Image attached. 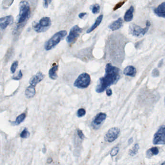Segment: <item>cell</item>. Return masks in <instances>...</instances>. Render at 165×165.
I'll use <instances>...</instances> for the list:
<instances>
[{"label":"cell","mask_w":165,"mask_h":165,"mask_svg":"<svg viewBox=\"0 0 165 165\" xmlns=\"http://www.w3.org/2000/svg\"><path fill=\"white\" fill-rule=\"evenodd\" d=\"M46 149L45 148L44 149H43V152L44 153H45L46 152Z\"/></svg>","instance_id":"cell-37"},{"label":"cell","mask_w":165,"mask_h":165,"mask_svg":"<svg viewBox=\"0 0 165 165\" xmlns=\"http://www.w3.org/2000/svg\"><path fill=\"white\" fill-rule=\"evenodd\" d=\"M112 94H113V92H112V90H111V89H109V88L107 89V91H106V94H107L108 96H110L112 95Z\"/></svg>","instance_id":"cell-34"},{"label":"cell","mask_w":165,"mask_h":165,"mask_svg":"<svg viewBox=\"0 0 165 165\" xmlns=\"http://www.w3.org/2000/svg\"><path fill=\"white\" fill-rule=\"evenodd\" d=\"M161 165H165V161L163 163H162Z\"/></svg>","instance_id":"cell-39"},{"label":"cell","mask_w":165,"mask_h":165,"mask_svg":"<svg viewBox=\"0 0 165 165\" xmlns=\"http://www.w3.org/2000/svg\"><path fill=\"white\" fill-rule=\"evenodd\" d=\"M47 1L48 2V4H50L51 2H52V0H47Z\"/></svg>","instance_id":"cell-38"},{"label":"cell","mask_w":165,"mask_h":165,"mask_svg":"<svg viewBox=\"0 0 165 165\" xmlns=\"http://www.w3.org/2000/svg\"><path fill=\"white\" fill-rule=\"evenodd\" d=\"M121 70L117 67L108 63L106 66L104 76L100 78L95 91L98 93H103L109 87L115 84L120 79Z\"/></svg>","instance_id":"cell-1"},{"label":"cell","mask_w":165,"mask_h":165,"mask_svg":"<svg viewBox=\"0 0 165 165\" xmlns=\"http://www.w3.org/2000/svg\"><path fill=\"white\" fill-rule=\"evenodd\" d=\"M133 142V138H131L128 140V144H131Z\"/></svg>","instance_id":"cell-35"},{"label":"cell","mask_w":165,"mask_h":165,"mask_svg":"<svg viewBox=\"0 0 165 165\" xmlns=\"http://www.w3.org/2000/svg\"><path fill=\"white\" fill-rule=\"evenodd\" d=\"M23 77V74H22V71L21 70L19 71L18 74L16 76H13L12 77V79L14 80H16V81H19V80H21Z\"/></svg>","instance_id":"cell-28"},{"label":"cell","mask_w":165,"mask_h":165,"mask_svg":"<svg viewBox=\"0 0 165 165\" xmlns=\"http://www.w3.org/2000/svg\"><path fill=\"white\" fill-rule=\"evenodd\" d=\"M43 6L45 8H47L48 7L49 4H48V2L47 0H43Z\"/></svg>","instance_id":"cell-32"},{"label":"cell","mask_w":165,"mask_h":165,"mask_svg":"<svg viewBox=\"0 0 165 165\" xmlns=\"http://www.w3.org/2000/svg\"><path fill=\"white\" fill-rule=\"evenodd\" d=\"M14 18L12 16H7L2 17L0 19V26L2 30H4L7 26L13 23Z\"/></svg>","instance_id":"cell-11"},{"label":"cell","mask_w":165,"mask_h":165,"mask_svg":"<svg viewBox=\"0 0 165 165\" xmlns=\"http://www.w3.org/2000/svg\"><path fill=\"white\" fill-rule=\"evenodd\" d=\"M137 73V70L133 66H129L125 67L124 70V74L128 76L135 77Z\"/></svg>","instance_id":"cell-15"},{"label":"cell","mask_w":165,"mask_h":165,"mask_svg":"<svg viewBox=\"0 0 165 165\" xmlns=\"http://www.w3.org/2000/svg\"><path fill=\"white\" fill-rule=\"evenodd\" d=\"M152 143L155 145H165V125L159 128L155 134L152 139Z\"/></svg>","instance_id":"cell-7"},{"label":"cell","mask_w":165,"mask_h":165,"mask_svg":"<svg viewBox=\"0 0 165 165\" xmlns=\"http://www.w3.org/2000/svg\"><path fill=\"white\" fill-rule=\"evenodd\" d=\"M31 11L30 5L26 1H22L20 3V12L17 17V24L13 34H16L22 27H23L26 22L30 18Z\"/></svg>","instance_id":"cell-2"},{"label":"cell","mask_w":165,"mask_h":165,"mask_svg":"<svg viewBox=\"0 0 165 165\" xmlns=\"http://www.w3.org/2000/svg\"><path fill=\"white\" fill-rule=\"evenodd\" d=\"M91 77L87 73H83L77 77L74 83V86L79 89L86 88L90 84Z\"/></svg>","instance_id":"cell-5"},{"label":"cell","mask_w":165,"mask_h":165,"mask_svg":"<svg viewBox=\"0 0 165 165\" xmlns=\"http://www.w3.org/2000/svg\"><path fill=\"white\" fill-rule=\"evenodd\" d=\"M123 21L122 18H119L118 20L113 21L109 25V28L112 30H116L121 28L123 26Z\"/></svg>","instance_id":"cell-14"},{"label":"cell","mask_w":165,"mask_h":165,"mask_svg":"<svg viewBox=\"0 0 165 165\" xmlns=\"http://www.w3.org/2000/svg\"><path fill=\"white\" fill-rule=\"evenodd\" d=\"M30 134L26 128H25L20 133V137L22 138H27L29 137Z\"/></svg>","instance_id":"cell-24"},{"label":"cell","mask_w":165,"mask_h":165,"mask_svg":"<svg viewBox=\"0 0 165 165\" xmlns=\"http://www.w3.org/2000/svg\"><path fill=\"white\" fill-rule=\"evenodd\" d=\"M134 8L133 6H131L130 8L127 11L124 15V20L127 22H129L132 20L133 18V13Z\"/></svg>","instance_id":"cell-16"},{"label":"cell","mask_w":165,"mask_h":165,"mask_svg":"<svg viewBox=\"0 0 165 165\" xmlns=\"http://www.w3.org/2000/svg\"><path fill=\"white\" fill-rule=\"evenodd\" d=\"M52 22L50 18L45 16L39 20L38 23L34 24V28L37 33L46 32L51 26Z\"/></svg>","instance_id":"cell-6"},{"label":"cell","mask_w":165,"mask_h":165,"mask_svg":"<svg viewBox=\"0 0 165 165\" xmlns=\"http://www.w3.org/2000/svg\"><path fill=\"white\" fill-rule=\"evenodd\" d=\"M107 118V114L105 113H100L97 114L95 117L94 118L93 122L91 123L92 127L95 129H99L101 125L104 122Z\"/></svg>","instance_id":"cell-10"},{"label":"cell","mask_w":165,"mask_h":165,"mask_svg":"<svg viewBox=\"0 0 165 165\" xmlns=\"http://www.w3.org/2000/svg\"><path fill=\"white\" fill-rule=\"evenodd\" d=\"M150 26H151V23L150 21L148 20L146 21V27L144 28H142V27L135 24H131L129 26V33L133 36H135L137 38H142L147 33Z\"/></svg>","instance_id":"cell-4"},{"label":"cell","mask_w":165,"mask_h":165,"mask_svg":"<svg viewBox=\"0 0 165 165\" xmlns=\"http://www.w3.org/2000/svg\"><path fill=\"white\" fill-rule=\"evenodd\" d=\"M90 9L91 10V12L94 14H97L99 13L100 10V6L99 4H95L90 6Z\"/></svg>","instance_id":"cell-23"},{"label":"cell","mask_w":165,"mask_h":165,"mask_svg":"<svg viewBox=\"0 0 165 165\" xmlns=\"http://www.w3.org/2000/svg\"><path fill=\"white\" fill-rule=\"evenodd\" d=\"M26 114L25 113H22L20 115L16 117V120L14 122H12V124H14L15 125H18L20 124L26 118Z\"/></svg>","instance_id":"cell-21"},{"label":"cell","mask_w":165,"mask_h":165,"mask_svg":"<svg viewBox=\"0 0 165 165\" xmlns=\"http://www.w3.org/2000/svg\"><path fill=\"white\" fill-rule=\"evenodd\" d=\"M19 65V62L17 61H15L14 62L12 63V65L11 66L10 70L12 73L14 74L16 70V68L18 67Z\"/></svg>","instance_id":"cell-26"},{"label":"cell","mask_w":165,"mask_h":165,"mask_svg":"<svg viewBox=\"0 0 165 165\" xmlns=\"http://www.w3.org/2000/svg\"><path fill=\"white\" fill-rule=\"evenodd\" d=\"M154 12L159 17L165 18V2L159 5L154 10Z\"/></svg>","instance_id":"cell-13"},{"label":"cell","mask_w":165,"mask_h":165,"mask_svg":"<svg viewBox=\"0 0 165 165\" xmlns=\"http://www.w3.org/2000/svg\"><path fill=\"white\" fill-rule=\"evenodd\" d=\"M77 134H78V136L80 137V138L81 139H84V138H85L84 135L83 134V132L81 130H80V129H77Z\"/></svg>","instance_id":"cell-30"},{"label":"cell","mask_w":165,"mask_h":165,"mask_svg":"<svg viewBox=\"0 0 165 165\" xmlns=\"http://www.w3.org/2000/svg\"><path fill=\"white\" fill-rule=\"evenodd\" d=\"M159 75H160V73H159V70L157 68L153 69L152 73V75L153 77H157L159 76Z\"/></svg>","instance_id":"cell-29"},{"label":"cell","mask_w":165,"mask_h":165,"mask_svg":"<svg viewBox=\"0 0 165 165\" xmlns=\"http://www.w3.org/2000/svg\"><path fill=\"white\" fill-rule=\"evenodd\" d=\"M67 35L65 30H60L53 35L45 44V49L47 51L51 50L58 44Z\"/></svg>","instance_id":"cell-3"},{"label":"cell","mask_w":165,"mask_h":165,"mask_svg":"<svg viewBox=\"0 0 165 165\" xmlns=\"http://www.w3.org/2000/svg\"><path fill=\"white\" fill-rule=\"evenodd\" d=\"M86 112L85 109L83 108H81L79 109V110H77V116L79 118H81V117H83L85 115Z\"/></svg>","instance_id":"cell-25"},{"label":"cell","mask_w":165,"mask_h":165,"mask_svg":"<svg viewBox=\"0 0 165 165\" xmlns=\"http://www.w3.org/2000/svg\"><path fill=\"white\" fill-rule=\"evenodd\" d=\"M87 15V13H81L79 15V16L80 19H83Z\"/></svg>","instance_id":"cell-33"},{"label":"cell","mask_w":165,"mask_h":165,"mask_svg":"<svg viewBox=\"0 0 165 165\" xmlns=\"http://www.w3.org/2000/svg\"><path fill=\"white\" fill-rule=\"evenodd\" d=\"M119 151V148L118 147L116 146L114 147L110 152V156L112 157L116 156L118 153Z\"/></svg>","instance_id":"cell-27"},{"label":"cell","mask_w":165,"mask_h":165,"mask_svg":"<svg viewBox=\"0 0 165 165\" xmlns=\"http://www.w3.org/2000/svg\"><path fill=\"white\" fill-rule=\"evenodd\" d=\"M139 149V146L138 144L136 143L135 145L131 149H130L129 151V155L130 156H133L137 155V153L138 152V150Z\"/></svg>","instance_id":"cell-22"},{"label":"cell","mask_w":165,"mask_h":165,"mask_svg":"<svg viewBox=\"0 0 165 165\" xmlns=\"http://www.w3.org/2000/svg\"><path fill=\"white\" fill-rule=\"evenodd\" d=\"M58 69V66H53L52 68L49 69L48 75H49V77L52 80H56L58 78V75L57 74L56 72Z\"/></svg>","instance_id":"cell-19"},{"label":"cell","mask_w":165,"mask_h":165,"mask_svg":"<svg viewBox=\"0 0 165 165\" xmlns=\"http://www.w3.org/2000/svg\"><path fill=\"white\" fill-rule=\"evenodd\" d=\"M120 134V130L119 128H111L108 130L105 136V141L108 142H113L118 138Z\"/></svg>","instance_id":"cell-9"},{"label":"cell","mask_w":165,"mask_h":165,"mask_svg":"<svg viewBox=\"0 0 165 165\" xmlns=\"http://www.w3.org/2000/svg\"><path fill=\"white\" fill-rule=\"evenodd\" d=\"M103 15H100L97 18L96 20L95 21V23H94V24L91 26V27L87 30V34H89V33H91V32H93V30H94L95 29L97 28L98 26L102 22V20H103Z\"/></svg>","instance_id":"cell-18"},{"label":"cell","mask_w":165,"mask_h":165,"mask_svg":"<svg viewBox=\"0 0 165 165\" xmlns=\"http://www.w3.org/2000/svg\"><path fill=\"white\" fill-rule=\"evenodd\" d=\"M82 29L78 25H75L71 29L70 32H69V34L67 36L66 40L67 42L68 43L70 44L73 42L75 40H76L81 33H82Z\"/></svg>","instance_id":"cell-8"},{"label":"cell","mask_w":165,"mask_h":165,"mask_svg":"<svg viewBox=\"0 0 165 165\" xmlns=\"http://www.w3.org/2000/svg\"><path fill=\"white\" fill-rule=\"evenodd\" d=\"M164 102H165V99H164Z\"/></svg>","instance_id":"cell-40"},{"label":"cell","mask_w":165,"mask_h":165,"mask_svg":"<svg viewBox=\"0 0 165 165\" xmlns=\"http://www.w3.org/2000/svg\"><path fill=\"white\" fill-rule=\"evenodd\" d=\"M162 63H163V60H162L160 62V63H159V65H158V67H160V64L161 66L162 64Z\"/></svg>","instance_id":"cell-36"},{"label":"cell","mask_w":165,"mask_h":165,"mask_svg":"<svg viewBox=\"0 0 165 165\" xmlns=\"http://www.w3.org/2000/svg\"><path fill=\"white\" fill-rule=\"evenodd\" d=\"M159 151L158 148L156 147H153L151 148L147 151L146 156L148 158L152 157V156L158 155Z\"/></svg>","instance_id":"cell-20"},{"label":"cell","mask_w":165,"mask_h":165,"mask_svg":"<svg viewBox=\"0 0 165 165\" xmlns=\"http://www.w3.org/2000/svg\"><path fill=\"white\" fill-rule=\"evenodd\" d=\"M35 94H36V91H35L34 87L31 85H30L29 86L27 87L25 90V93L26 97L28 99H31L34 97Z\"/></svg>","instance_id":"cell-17"},{"label":"cell","mask_w":165,"mask_h":165,"mask_svg":"<svg viewBox=\"0 0 165 165\" xmlns=\"http://www.w3.org/2000/svg\"><path fill=\"white\" fill-rule=\"evenodd\" d=\"M45 75L41 72H38L37 74L31 77L29 81L30 85L35 87L38 83L41 82L44 79Z\"/></svg>","instance_id":"cell-12"},{"label":"cell","mask_w":165,"mask_h":165,"mask_svg":"<svg viewBox=\"0 0 165 165\" xmlns=\"http://www.w3.org/2000/svg\"><path fill=\"white\" fill-rule=\"evenodd\" d=\"M124 3V2H119V4H117V5H116V6H115V7L114 8V10H116L117 9H118L120 7H121Z\"/></svg>","instance_id":"cell-31"}]
</instances>
